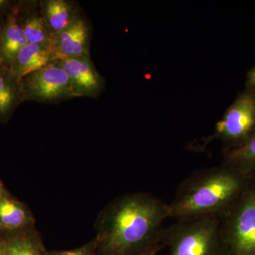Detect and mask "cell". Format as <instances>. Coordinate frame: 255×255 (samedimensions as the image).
<instances>
[{
    "label": "cell",
    "instance_id": "10",
    "mask_svg": "<svg viewBox=\"0 0 255 255\" xmlns=\"http://www.w3.org/2000/svg\"><path fill=\"white\" fill-rule=\"evenodd\" d=\"M55 55L51 44L28 43L9 64L10 70L18 80L54 61Z\"/></svg>",
    "mask_w": 255,
    "mask_h": 255
},
{
    "label": "cell",
    "instance_id": "12",
    "mask_svg": "<svg viewBox=\"0 0 255 255\" xmlns=\"http://www.w3.org/2000/svg\"><path fill=\"white\" fill-rule=\"evenodd\" d=\"M14 6L5 16L1 33L3 61L7 65L14 60L21 48L28 43L26 34L16 17Z\"/></svg>",
    "mask_w": 255,
    "mask_h": 255
},
{
    "label": "cell",
    "instance_id": "11",
    "mask_svg": "<svg viewBox=\"0 0 255 255\" xmlns=\"http://www.w3.org/2000/svg\"><path fill=\"white\" fill-rule=\"evenodd\" d=\"M23 102L21 80L11 73L9 65L0 63V122H6Z\"/></svg>",
    "mask_w": 255,
    "mask_h": 255
},
{
    "label": "cell",
    "instance_id": "19",
    "mask_svg": "<svg viewBox=\"0 0 255 255\" xmlns=\"http://www.w3.org/2000/svg\"><path fill=\"white\" fill-rule=\"evenodd\" d=\"M248 87L255 92V66L248 73Z\"/></svg>",
    "mask_w": 255,
    "mask_h": 255
},
{
    "label": "cell",
    "instance_id": "3",
    "mask_svg": "<svg viewBox=\"0 0 255 255\" xmlns=\"http://www.w3.org/2000/svg\"><path fill=\"white\" fill-rule=\"evenodd\" d=\"M161 243L169 255H229L216 216L177 221L164 228Z\"/></svg>",
    "mask_w": 255,
    "mask_h": 255
},
{
    "label": "cell",
    "instance_id": "23",
    "mask_svg": "<svg viewBox=\"0 0 255 255\" xmlns=\"http://www.w3.org/2000/svg\"><path fill=\"white\" fill-rule=\"evenodd\" d=\"M1 193H2V189H1V184H0V197H2V196H1Z\"/></svg>",
    "mask_w": 255,
    "mask_h": 255
},
{
    "label": "cell",
    "instance_id": "14",
    "mask_svg": "<svg viewBox=\"0 0 255 255\" xmlns=\"http://www.w3.org/2000/svg\"><path fill=\"white\" fill-rule=\"evenodd\" d=\"M223 164L255 179V134L240 147L224 151Z\"/></svg>",
    "mask_w": 255,
    "mask_h": 255
},
{
    "label": "cell",
    "instance_id": "1",
    "mask_svg": "<svg viewBox=\"0 0 255 255\" xmlns=\"http://www.w3.org/2000/svg\"><path fill=\"white\" fill-rule=\"evenodd\" d=\"M167 203L149 194H129L105 213L97 248L101 255H139L160 250Z\"/></svg>",
    "mask_w": 255,
    "mask_h": 255
},
{
    "label": "cell",
    "instance_id": "17",
    "mask_svg": "<svg viewBox=\"0 0 255 255\" xmlns=\"http://www.w3.org/2000/svg\"><path fill=\"white\" fill-rule=\"evenodd\" d=\"M96 248L97 241L73 251L52 252L46 253V255H94Z\"/></svg>",
    "mask_w": 255,
    "mask_h": 255
},
{
    "label": "cell",
    "instance_id": "15",
    "mask_svg": "<svg viewBox=\"0 0 255 255\" xmlns=\"http://www.w3.org/2000/svg\"><path fill=\"white\" fill-rule=\"evenodd\" d=\"M28 220V214L17 203L0 197V224L8 228L21 227Z\"/></svg>",
    "mask_w": 255,
    "mask_h": 255
},
{
    "label": "cell",
    "instance_id": "7",
    "mask_svg": "<svg viewBox=\"0 0 255 255\" xmlns=\"http://www.w3.org/2000/svg\"><path fill=\"white\" fill-rule=\"evenodd\" d=\"M70 79L77 98H97L105 89V81L99 73L90 55L58 60Z\"/></svg>",
    "mask_w": 255,
    "mask_h": 255
},
{
    "label": "cell",
    "instance_id": "21",
    "mask_svg": "<svg viewBox=\"0 0 255 255\" xmlns=\"http://www.w3.org/2000/svg\"><path fill=\"white\" fill-rule=\"evenodd\" d=\"M0 255H10L6 243L0 244Z\"/></svg>",
    "mask_w": 255,
    "mask_h": 255
},
{
    "label": "cell",
    "instance_id": "16",
    "mask_svg": "<svg viewBox=\"0 0 255 255\" xmlns=\"http://www.w3.org/2000/svg\"><path fill=\"white\" fill-rule=\"evenodd\" d=\"M6 244L10 255H46L39 243L30 238H12Z\"/></svg>",
    "mask_w": 255,
    "mask_h": 255
},
{
    "label": "cell",
    "instance_id": "22",
    "mask_svg": "<svg viewBox=\"0 0 255 255\" xmlns=\"http://www.w3.org/2000/svg\"><path fill=\"white\" fill-rule=\"evenodd\" d=\"M159 251V250H153V251L147 252V253H142V254L139 255H157V253Z\"/></svg>",
    "mask_w": 255,
    "mask_h": 255
},
{
    "label": "cell",
    "instance_id": "5",
    "mask_svg": "<svg viewBox=\"0 0 255 255\" xmlns=\"http://www.w3.org/2000/svg\"><path fill=\"white\" fill-rule=\"evenodd\" d=\"M255 134V92L248 87L217 122L207 142L219 140L226 151L243 145Z\"/></svg>",
    "mask_w": 255,
    "mask_h": 255
},
{
    "label": "cell",
    "instance_id": "20",
    "mask_svg": "<svg viewBox=\"0 0 255 255\" xmlns=\"http://www.w3.org/2000/svg\"><path fill=\"white\" fill-rule=\"evenodd\" d=\"M6 15H0V63H2V50H1V33L4 26V17Z\"/></svg>",
    "mask_w": 255,
    "mask_h": 255
},
{
    "label": "cell",
    "instance_id": "8",
    "mask_svg": "<svg viewBox=\"0 0 255 255\" xmlns=\"http://www.w3.org/2000/svg\"><path fill=\"white\" fill-rule=\"evenodd\" d=\"M91 31L87 20L79 15L70 25L53 37L55 60L90 55Z\"/></svg>",
    "mask_w": 255,
    "mask_h": 255
},
{
    "label": "cell",
    "instance_id": "13",
    "mask_svg": "<svg viewBox=\"0 0 255 255\" xmlns=\"http://www.w3.org/2000/svg\"><path fill=\"white\" fill-rule=\"evenodd\" d=\"M43 14L53 36L68 27L79 15L80 9L68 0L41 1Z\"/></svg>",
    "mask_w": 255,
    "mask_h": 255
},
{
    "label": "cell",
    "instance_id": "18",
    "mask_svg": "<svg viewBox=\"0 0 255 255\" xmlns=\"http://www.w3.org/2000/svg\"><path fill=\"white\" fill-rule=\"evenodd\" d=\"M15 3L8 0H0V15H6L14 7Z\"/></svg>",
    "mask_w": 255,
    "mask_h": 255
},
{
    "label": "cell",
    "instance_id": "4",
    "mask_svg": "<svg viewBox=\"0 0 255 255\" xmlns=\"http://www.w3.org/2000/svg\"><path fill=\"white\" fill-rule=\"evenodd\" d=\"M221 235L229 255H255V179L221 218Z\"/></svg>",
    "mask_w": 255,
    "mask_h": 255
},
{
    "label": "cell",
    "instance_id": "2",
    "mask_svg": "<svg viewBox=\"0 0 255 255\" xmlns=\"http://www.w3.org/2000/svg\"><path fill=\"white\" fill-rule=\"evenodd\" d=\"M253 179L223 164L191 174L167 204L169 218L177 221L227 214Z\"/></svg>",
    "mask_w": 255,
    "mask_h": 255
},
{
    "label": "cell",
    "instance_id": "9",
    "mask_svg": "<svg viewBox=\"0 0 255 255\" xmlns=\"http://www.w3.org/2000/svg\"><path fill=\"white\" fill-rule=\"evenodd\" d=\"M14 10L28 43L51 44L53 35L43 14L41 1L16 3Z\"/></svg>",
    "mask_w": 255,
    "mask_h": 255
},
{
    "label": "cell",
    "instance_id": "6",
    "mask_svg": "<svg viewBox=\"0 0 255 255\" xmlns=\"http://www.w3.org/2000/svg\"><path fill=\"white\" fill-rule=\"evenodd\" d=\"M23 102L58 104L77 98L68 75L57 60L21 80Z\"/></svg>",
    "mask_w": 255,
    "mask_h": 255
}]
</instances>
